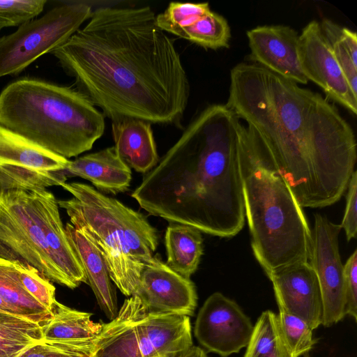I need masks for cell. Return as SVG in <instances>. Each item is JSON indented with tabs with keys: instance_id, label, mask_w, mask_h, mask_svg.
Listing matches in <instances>:
<instances>
[{
	"instance_id": "6da1fadb",
	"label": "cell",
	"mask_w": 357,
	"mask_h": 357,
	"mask_svg": "<svg viewBox=\"0 0 357 357\" xmlns=\"http://www.w3.org/2000/svg\"><path fill=\"white\" fill-rule=\"evenodd\" d=\"M247 123L257 149L303 207L343 195L357 159L353 129L321 94L254 63L231 70L225 104Z\"/></svg>"
},
{
	"instance_id": "7a4b0ae2",
	"label": "cell",
	"mask_w": 357,
	"mask_h": 357,
	"mask_svg": "<svg viewBox=\"0 0 357 357\" xmlns=\"http://www.w3.org/2000/svg\"><path fill=\"white\" fill-rule=\"evenodd\" d=\"M50 53L112 121L180 123L190 96L181 56L149 6L100 7Z\"/></svg>"
},
{
	"instance_id": "3957f363",
	"label": "cell",
	"mask_w": 357,
	"mask_h": 357,
	"mask_svg": "<svg viewBox=\"0 0 357 357\" xmlns=\"http://www.w3.org/2000/svg\"><path fill=\"white\" fill-rule=\"evenodd\" d=\"M246 126L226 105L205 108L131 196L151 215L229 238L245 223Z\"/></svg>"
},
{
	"instance_id": "277c9868",
	"label": "cell",
	"mask_w": 357,
	"mask_h": 357,
	"mask_svg": "<svg viewBox=\"0 0 357 357\" xmlns=\"http://www.w3.org/2000/svg\"><path fill=\"white\" fill-rule=\"evenodd\" d=\"M0 124L68 159L93 147L105 116L78 90L23 78L0 93Z\"/></svg>"
},
{
	"instance_id": "5b68a950",
	"label": "cell",
	"mask_w": 357,
	"mask_h": 357,
	"mask_svg": "<svg viewBox=\"0 0 357 357\" xmlns=\"http://www.w3.org/2000/svg\"><path fill=\"white\" fill-rule=\"evenodd\" d=\"M242 175L252 249L266 274L308 261L311 229L303 208L281 176L260 155L249 130Z\"/></svg>"
},
{
	"instance_id": "8992f818",
	"label": "cell",
	"mask_w": 357,
	"mask_h": 357,
	"mask_svg": "<svg viewBox=\"0 0 357 357\" xmlns=\"http://www.w3.org/2000/svg\"><path fill=\"white\" fill-rule=\"evenodd\" d=\"M73 195L59 200L75 228L83 231L103 255L110 278L126 296L134 295L141 273L154 259L158 231L138 211L82 183L61 185Z\"/></svg>"
},
{
	"instance_id": "52a82bcc",
	"label": "cell",
	"mask_w": 357,
	"mask_h": 357,
	"mask_svg": "<svg viewBox=\"0 0 357 357\" xmlns=\"http://www.w3.org/2000/svg\"><path fill=\"white\" fill-rule=\"evenodd\" d=\"M192 345L190 317L149 312L131 296L102 324L90 357H174Z\"/></svg>"
},
{
	"instance_id": "ba28073f",
	"label": "cell",
	"mask_w": 357,
	"mask_h": 357,
	"mask_svg": "<svg viewBox=\"0 0 357 357\" xmlns=\"http://www.w3.org/2000/svg\"><path fill=\"white\" fill-rule=\"evenodd\" d=\"M46 191H0V257L30 265L51 282L68 287L46 241Z\"/></svg>"
},
{
	"instance_id": "9c48e42d",
	"label": "cell",
	"mask_w": 357,
	"mask_h": 357,
	"mask_svg": "<svg viewBox=\"0 0 357 357\" xmlns=\"http://www.w3.org/2000/svg\"><path fill=\"white\" fill-rule=\"evenodd\" d=\"M91 12V6L84 3L61 4L0 37V78L20 73L63 44L88 20Z\"/></svg>"
},
{
	"instance_id": "30bf717a",
	"label": "cell",
	"mask_w": 357,
	"mask_h": 357,
	"mask_svg": "<svg viewBox=\"0 0 357 357\" xmlns=\"http://www.w3.org/2000/svg\"><path fill=\"white\" fill-rule=\"evenodd\" d=\"M311 230L308 262L316 273L321 290L322 325L331 326L344 317V265L339 250L340 225L315 213Z\"/></svg>"
},
{
	"instance_id": "8fae6325",
	"label": "cell",
	"mask_w": 357,
	"mask_h": 357,
	"mask_svg": "<svg viewBox=\"0 0 357 357\" xmlns=\"http://www.w3.org/2000/svg\"><path fill=\"white\" fill-rule=\"evenodd\" d=\"M253 326L235 301L215 292L200 308L194 334L208 351L228 357L247 347Z\"/></svg>"
},
{
	"instance_id": "7c38bea8",
	"label": "cell",
	"mask_w": 357,
	"mask_h": 357,
	"mask_svg": "<svg viewBox=\"0 0 357 357\" xmlns=\"http://www.w3.org/2000/svg\"><path fill=\"white\" fill-rule=\"evenodd\" d=\"M298 56L307 79L356 115L357 96L353 93L318 22L312 20L303 29L298 37Z\"/></svg>"
},
{
	"instance_id": "4fadbf2b",
	"label": "cell",
	"mask_w": 357,
	"mask_h": 357,
	"mask_svg": "<svg viewBox=\"0 0 357 357\" xmlns=\"http://www.w3.org/2000/svg\"><path fill=\"white\" fill-rule=\"evenodd\" d=\"M132 296L154 313L190 317L197 304L194 283L171 269L158 255L143 268Z\"/></svg>"
},
{
	"instance_id": "5bb4252c",
	"label": "cell",
	"mask_w": 357,
	"mask_h": 357,
	"mask_svg": "<svg viewBox=\"0 0 357 357\" xmlns=\"http://www.w3.org/2000/svg\"><path fill=\"white\" fill-rule=\"evenodd\" d=\"M158 26L206 49L229 47L231 30L222 15L211 11L208 3L171 2L156 16Z\"/></svg>"
},
{
	"instance_id": "9a60e30c",
	"label": "cell",
	"mask_w": 357,
	"mask_h": 357,
	"mask_svg": "<svg viewBox=\"0 0 357 357\" xmlns=\"http://www.w3.org/2000/svg\"><path fill=\"white\" fill-rule=\"evenodd\" d=\"M267 276L272 282L278 308L303 319L312 330L322 324L319 284L308 261L291 264Z\"/></svg>"
},
{
	"instance_id": "2e32d148",
	"label": "cell",
	"mask_w": 357,
	"mask_h": 357,
	"mask_svg": "<svg viewBox=\"0 0 357 357\" xmlns=\"http://www.w3.org/2000/svg\"><path fill=\"white\" fill-rule=\"evenodd\" d=\"M250 59L268 70L297 84H305L298 60L299 35L284 25L258 26L246 33Z\"/></svg>"
},
{
	"instance_id": "e0dca14e",
	"label": "cell",
	"mask_w": 357,
	"mask_h": 357,
	"mask_svg": "<svg viewBox=\"0 0 357 357\" xmlns=\"http://www.w3.org/2000/svg\"><path fill=\"white\" fill-rule=\"evenodd\" d=\"M66 232L86 274L97 303L107 317L112 320L118 314L116 291L112 284L108 267L101 252L93 241L82 230L70 223Z\"/></svg>"
},
{
	"instance_id": "ac0fdd59",
	"label": "cell",
	"mask_w": 357,
	"mask_h": 357,
	"mask_svg": "<svg viewBox=\"0 0 357 357\" xmlns=\"http://www.w3.org/2000/svg\"><path fill=\"white\" fill-rule=\"evenodd\" d=\"M63 172L67 178L86 179L105 193L126 191L132 179L130 167L120 158L114 146L69 160Z\"/></svg>"
},
{
	"instance_id": "d6986e66",
	"label": "cell",
	"mask_w": 357,
	"mask_h": 357,
	"mask_svg": "<svg viewBox=\"0 0 357 357\" xmlns=\"http://www.w3.org/2000/svg\"><path fill=\"white\" fill-rule=\"evenodd\" d=\"M112 131L120 158L136 172L147 173L159 161L151 123L136 118L112 121Z\"/></svg>"
},
{
	"instance_id": "ffe728a7",
	"label": "cell",
	"mask_w": 357,
	"mask_h": 357,
	"mask_svg": "<svg viewBox=\"0 0 357 357\" xmlns=\"http://www.w3.org/2000/svg\"><path fill=\"white\" fill-rule=\"evenodd\" d=\"M52 318L42 326V340L74 345L93 344L102 323L91 319V313L67 307L57 301L52 309Z\"/></svg>"
},
{
	"instance_id": "44dd1931",
	"label": "cell",
	"mask_w": 357,
	"mask_h": 357,
	"mask_svg": "<svg viewBox=\"0 0 357 357\" xmlns=\"http://www.w3.org/2000/svg\"><path fill=\"white\" fill-rule=\"evenodd\" d=\"M68 162L0 124V165L59 170L65 169Z\"/></svg>"
},
{
	"instance_id": "7402d4cb",
	"label": "cell",
	"mask_w": 357,
	"mask_h": 357,
	"mask_svg": "<svg viewBox=\"0 0 357 357\" xmlns=\"http://www.w3.org/2000/svg\"><path fill=\"white\" fill-rule=\"evenodd\" d=\"M201 233L193 227L177 223H170L166 229V264L185 278L190 279L197 271L203 254Z\"/></svg>"
},
{
	"instance_id": "603a6c76",
	"label": "cell",
	"mask_w": 357,
	"mask_h": 357,
	"mask_svg": "<svg viewBox=\"0 0 357 357\" xmlns=\"http://www.w3.org/2000/svg\"><path fill=\"white\" fill-rule=\"evenodd\" d=\"M0 297L17 314L42 326L45 325L52 318V312L24 287L15 266V261L1 257Z\"/></svg>"
},
{
	"instance_id": "cb8c5ba5",
	"label": "cell",
	"mask_w": 357,
	"mask_h": 357,
	"mask_svg": "<svg viewBox=\"0 0 357 357\" xmlns=\"http://www.w3.org/2000/svg\"><path fill=\"white\" fill-rule=\"evenodd\" d=\"M42 326L26 317L0 310V357H19L42 340Z\"/></svg>"
},
{
	"instance_id": "d4e9b609",
	"label": "cell",
	"mask_w": 357,
	"mask_h": 357,
	"mask_svg": "<svg viewBox=\"0 0 357 357\" xmlns=\"http://www.w3.org/2000/svg\"><path fill=\"white\" fill-rule=\"evenodd\" d=\"M319 24L353 93L357 96L356 33L328 19Z\"/></svg>"
},
{
	"instance_id": "484cf974",
	"label": "cell",
	"mask_w": 357,
	"mask_h": 357,
	"mask_svg": "<svg viewBox=\"0 0 357 357\" xmlns=\"http://www.w3.org/2000/svg\"><path fill=\"white\" fill-rule=\"evenodd\" d=\"M243 357H292L275 312L268 310L259 317Z\"/></svg>"
},
{
	"instance_id": "4316f807",
	"label": "cell",
	"mask_w": 357,
	"mask_h": 357,
	"mask_svg": "<svg viewBox=\"0 0 357 357\" xmlns=\"http://www.w3.org/2000/svg\"><path fill=\"white\" fill-rule=\"evenodd\" d=\"M67 177L63 169L43 170L24 166L0 165V191L44 190L61 185Z\"/></svg>"
},
{
	"instance_id": "83f0119b",
	"label": "cell",
	"mask_w": 357,
	"mask_h": 357,
	"mask_svg": "<svg viewBox=\"0 0 357 357\" xmlns=\"http://www.w3.org/2000/svg\"><path fill=\"white\" fill-rule=\"evenodd\" d=\"M278 309L280 330L292 357L307 354L317 342L313 337V330L303 319Z\"/></svg>"
},
{
	"instance_id": "f1b7e54d",
	"label": "cell",
	"mask_w": 357,
	"mask_h": 357,
	"mask_svg": "<svg viewBox=\"0 0 357 357\" xmlns=\"http://www.w3.org/2000/svg\"><path fill=\"white\" fill-rule=\"evenodd\" d=\"M15 266L25 289L51 312V309L56 301L55 287L52 282L38 270L30 265L15 261Z\"/></svg>"
},
{
	"instance_id": "f546056e",
	"label": "cell",
	"mask_w": 357,
	"mask_h": 357,
	"mask_svg": "<svg viewBox=\"0 0 357 357\" xmlns=\"http://www.w3.org/2000/svg\"><path fill=\"white\" fill-rule=\"evenodd\" d=\"M46 3V0H0V30L19 26L36 18Z\"/></svg>"
},
{
	"instance_id": "4dcf8cb0",
	"label": "cell",
	"mask_w": 357,
	"mask_h": 357,
	"mask_svg": "<svg viewBox=\"0 0 357 357\" xmlns=\"http://www.w3.org/2000/svg\"><path fill=\"white\" fill-rule=\"evenodd\" d=\"M92 345H74L41 340L25 349L19 357H90Z\"/></svg>"
},
{
	"instance_id": "1f68e13d",
	"label": "cell",
	"mask_w": 357,
	"mask_h": 357,
	"mask_svg": "<svg viewBox=\"0 0 357 357\" xmlns=\"http://www.w3.org/2000/svg\"><path fill=\"white\" fill-rule=\"evenodd\" d=\"M344 315L357 319V250L344 265Z\"/></svg>"
},
{
	"instance_id": "d6a6232c",
	"label": "cell",
	"mask_w": 357,
	"mask_h": 357,
	"mask_svg": "<svg viewBox=\"0 0 357 357\" xmlns=\"http://www.w3.org/2000/svg\"><path fill=\"white\" fill-rule=\"evenodd\" d=\"M347 204L340 225L348 241L356 238L357 232V172L355 170L349 181Z\"/></svg>"
},
{
	"instance_id": "836d02e7",
	"label": "cell",
	"mask_w": 357,
	"mask_h": 357,
	"mask_svg": "<svg viewBox=\"0 0 357 357\" xmlns=\"http://www.w3.org/2000/svg\"><path fill=\"white\" fill-rule=\"evenodd\" d=\"M174 357H207V356L202 348L192 345L179 352Z\"/></svg>"
},
{
	"instance_id": "e575fe53",
	"label": "cell",
	"mask_w": 357,
	"mask_h": 357,
	"mask_svg": "<svg viewBox=\"0 0 357 357\" xmlns=\"http://www.w3.org/2000/svg\"><path fill=\"white\" fill-rule=\"evenodd\" d=\"M0 310L16 314L13 308L0 297Z\"/></svg>"
}]
</instances>
